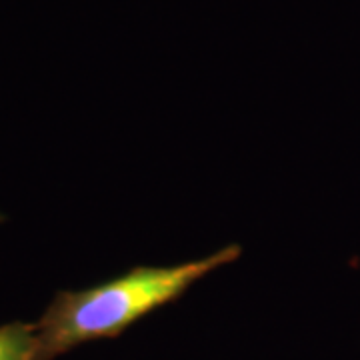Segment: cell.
Returning a JSON list of instances; mask_svg holds the SVG:
<instances>
[{
	"mask_svg": "<svg viewBox=\"0 0 360 360\" xmlns=\"http://www.w3.org/2000/svg\"><path fill=\"white\" fill-rule=\"evenodd\" d=\"M238 257L240 246L231 245L198 260L174 266H136L108 283L58 292L34 322L37 360H54L78 345L115 338Z\"/></svg>",
	"mask_w": 360,
	"mask_h": 360,
	"instance_id": "1",
	"label": "cell"
},
{
	"mask_svg": "<svg viewBox=\"0 0 360 360\" xmlns=\"http://www.w3.org/2000/svg\"><path fill=\"white\" fill-rule=\"evenodd\" d=\"M0 360H37L34 324L11 322L0 326Z\"/></svg>",
	"mask_w": 360,
	"mask_h": 360,
	"instance_id": "2",
	"label": "cell"
}]
</instances>
